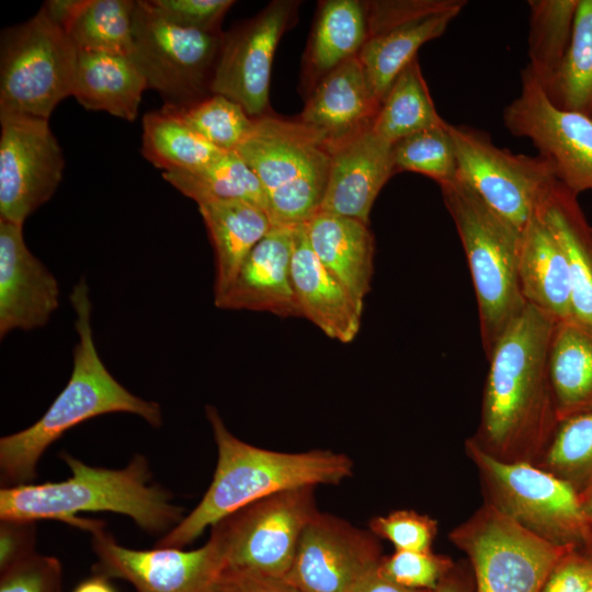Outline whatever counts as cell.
Here are the masks:
<instances>
[{
    "mask_svg": "<svg viewBox=\"0 0 592 592\" xmlns=\"http://www.w3.org/2000/svg\"><path fill=\"white\" fill-rule=\"evenodd\" d=\"M556 322L527 305L487 357L480 419L469 439L504 463L537 465L559 425L548 371Z\"/></svg>",
    "mask_w": 592,
    "mask_h": 592,
    "instance_id": "cell-1",
    "label": "cell"
},
{
    "mask_svg": "<svg viewBox=\"0 0 592 592\" xmlns=\"http://www.w3.org/2000/svg\"><path fill=\"white\" fill-rule=\"evenodd\" d=\"M60 457L71 470L66 480L1 488V521L55 520L92 533L104 523L78 513L114 512L129 516L149 534L163 536L184 517L168 490L148 485L151 473L144 455H134L122 469L92 467L68 453Z\"/></svg>",
    "mask_w": 592,
    "mask_h": 592,
    "instance_id": "cell-2",
    "label": "cell"
},
{
    "mask_svg": "<svg viewBox=\"0 0 592 592\" xmlns=\"http://www.w3.org/2000/svg\"><path fill=\"white\" fill-rule=\"evenodd\" d=\"M217 446V464L200 503L156 547L183 548L229 514L281 491L338 485L353 473L349 456L329 449L284 453L248 444L235 436L217 409L206 406Z\"/></svg>",
    "mask_w": 592,
    "mask_h": 592,
    "instance_id": "cell-3",
    "label": "cell"
},
{
    "mask_svg": "<svg viewBox=\"0 0 592 592\" xmlns=\"http://www.w3.org/2000/svg\"><path fill=\"white\" fill-rule=\"evenodd\" d=\"M69 299L76 314L78 334L70 378L34 424L0 439V477L3 487L32 482L44 452L68 430L87 420L106 413L126 412L139 415L153 428L162 424L159 403L132 394L102 362L93 339L92 303L83 277L73 286Z\"/></svg>",
    "mask_w": 592,
    "mask_h": 592,
    "instance_id": "cell-4",
    "label": "cell"
},
{
    "mask_svg": "<svg viewBox=\"0 0 592 592\" xmlns=\"http://www.w3.org/2000/svg\"><path fill=\"white\" fill-rule=\"evenodd\" d=\"M474 285L486 357L527 306L519 282L522 232L458 179L440 185Z\"/></svg>",
    "mask_w": 592,
    "mask_h": 592,
    "instance_id": "cell-5",
    "label": "cell"
},
{
    "mask_svg": "<svg viewBox=\"0 0 592 592\" xmlns=\"http://www.w3.org/2000/svg\"><path fill=\"white\" fill-rule=\"evenodd\" d=\"M235 151L262 183L273 226L304 225L320 212L331 153L316 130L263 115Z\"/></svg>",
    "mask_w": 592,
    "mask_h": 592,
    "instance_id": "cell-6",
    "label": "cell"
},
{
    "mask_svg": "<svg viewBox=\"0 0 592 592\" xmlns=\"http://www.w3.org/2000/svg\"><path fill=\"white\" fill-rule=\"evenodd\" d=\"M465 452L478 471L483 503L548 543L583 549L585 519L571 485L537 465L498 460L470 439Z\"/></svg>",
    "mask_w": 592,
    "mask_h": 592,
    "instance_id": "cell-7",
    "label": "cell"
},
{
    "mask_svg": "<svg viewBox=\"0 0 592 592\" xmlns=\"http://www.w3.org/2000/svg\"><path fill=\"white\" fill-rule=\"evenodd\" d=\"M78 50L67 33L41 9L2 32L0 114L49 119L56 105L72 95Z\"/></svg>",
    "mask_w": 592,
    "mask_h": 592,
    "instance_id": "cell-8",
    "label": "cell"
},
{
    "mask_svg": "<svg viewBox=\"0 0 592 592\" xmlns=\"http://www.w3.org/2000/svg\"><path fill=\"white\" fill-rule=\"evenodd\" d=\"M448 538L467 555L476 592H542L556 565L574 549L535 536L486 503Z\"/></svg>",
    "mask_w": 592,
    "mask_h": 592,
    "instance_id": "cell-9",
    "label": "cell"
},
{
    "mask_svg": "<svg viewBox=\"0 0 592 592\" xmlns=\"http://www.w3.org/2000/svg\"><path fill=\"white\" fill-rule=\"evenodd\" d=\"M316 487L269 496L212 526L226 557V569L286 578L308 523L319 512Z\"/></svg>",
    "mask_w": 592,
    "mask_h": 592,
    "instance_id": "cell-10",
    "label": "cell"
},
{
    "mask_svg": "<svg viewBox=\"0 0 592 592\" xmlns=\"http://www.w3.org/2000/svg\"><path fill=\"white\" fill-rule=\"evenodd\" d=\"M447 128L456 157V179L522 232L540 193L557 180L553 164L539 155L500 148L483 130L449 123Z\"/></svg>",
    "mask_w": 592,
    "mask_h": 592,
    "instance_id": "cell-11",
    "label": "cell"
},
{
    "mask_svg": "<svg viewBox=\"0 0 592 592\" xmlns=\"http://www.w3.org/2000/svg\"><path fill=\"white\" fill-rule=\"evenodd\" d=\"M224 35L178 26L136 1L132 58L148 89L169 104L186 106L209 90Z\"/></svg>",
    "mask_w": 592,
    "mask_h": 592,
    "instance_id": "cell-12",
    "label": "cell"
},
{
    "mask_svg": "<svg viewBox=\"0 0 592 592\" xmlns=\"http://www.w3.org/2000/svg\"><path fill=\"white\" fill-rule=\"evenodd\" d=\"M502 117L511 135L528 139L553 164L557 181L577 195L592 193V121L556 107L526 66Z\"/></svg>",
    "mask_w": 592,
    "mask_h": 592,
    "instance_id": "cell-13",
    "label": "cell"
},
{
    "mask_svg": "<svg viewBox=\"0 0 592 592\" xmlns=\"http://www.w3.org/2000/svg\"><path fill=\"white\" fill-rule=\"evenodd\" d=\"M91 543L95 573L126 580L136 592H215L227 566L221 544L212 533L206 544L193 550L127 548L104 527L91 533Z\"/></svg>",
    "mask_w": 592,
    "mask_h": 592,
    "instance_id": "cell-14",
    "label": "cell"
},
{
    "mask_svg": "<svg viewBox=\"0 0 592 592\" xmlns=\"http://www.w3.org/2000/svg\"><path fill=\"white\" fill-rule=\"evenodd\" d=\"M0 219L24 224L57 190L65 169L48 119L0 114Z\"/></svg>",
    "mask_w": 592,
    "mask_h": 592,
    "instance_id": "cell-15",
    "label": "cell"
},
{
    "mask_svg": "<svg viewBox=\"0 0 592 592\" xmlns=\"http://www.w3.org/2000/svg\"><path fill=\"white\" fill-rule=\"evenodd\" d=\"M382 558L371 531L319 511L303 532L286 579L299 592H357Z\"/></svg>",
    "mask_w": 592,
    "mask_h": 592,
    "instance_id": "cell-16",
    "label": "cell"
},
{
    "mask_svg": "<svg viewBox=\"0 0 592 592\" xmlns=\"http://www.w3.org/2000/svg\"><path fill=\"white\" fill-rule=\"evenodd\" d=\"M295 4L274 1L239 29L225 34L209 91L238 103L252 118L269 104L271 68Z\"/></svg>",
    "mask_w": 592,
    "mask_h": 592,
    "instance_id": "cell-17",
    "label": "cell"
},
{
    "mask_svg": "<svg viewBox=\"0 0 592 592\" xmlns=\"http://www.w3.org/2000/svg\"><path fill=\"white\" fill-rule=\"evenodd\" d=\"M59 296L57 278L27 248L23 226L0 219V337L44 327Z\"/></svg>",
    "mask_w": 592,
    "mask_h": 592,
    "instance_id": "cell-18",
    "label": "cell"
},
{
    "mask_svg": "<svg viewBox=\"0 0 592 592\" xmlns=\"http://www.w3.org/2000/svg\"><path fill=\"white\" fill-rule=\"evenodd\" d=\"M466 3L430 0L424 7L387 20L371 32L357 58L380 103L399 73L417 58L419 48L440 37Z\"/></svg>",
    "mask_w": 592,
    "mask_h": 592,
    "instance_id": "cell-19",
    "label": "cell"
},
{
    "mask_svg": "<svg viewBox=\"0 0 592 592\" xmlns=\"http://www.w3.org/2000/svg\"><path fill=\"white\" fill-rule=\"evenodd\" d=\"M330 153L320 212L368 224L378 193L396 173L392 145L372 127Z\"/></svg>",
    "mask_w": 592,
    "mask_h": 592,
    "instance_id": "cell-20",
    "label": "cell"
},
{
    "mask_svg": "<svg viewBox=\"0 0 592 592\" xmlns=\"http://www.w3.org/2000/svg\"><path fill=\"white\" fill-rule=\"evenodd\" d=\"M296 227L273 226L249 253L234 283L215 306L282 317L301 316L292 283Z\"/></svg>",
    "mask_w": 592,
    "mask_h": 592,
    "instance_id": "cell-21",
    "label": "cell"
},
{
    "mask_svg": "<svg viewBox=\"0 0 592 592\" xmlns=\"http://www.w3.org/2000/svg\"><path fill=\"white\" fill-rule=\"evenodd\" d=\"M379 107L356 56L321 77L299 122L316 130L331 151L372 128Z\"/></svg>",
    "mask_w": 592,
    "mask_h": 592,
    "instance_id": "cell-22",
    "label": "cell"
},
{
    "mask_svg": "<svg viewBox=\"0 0 592 592\" xmlns=\"http://www.w3.org/2000/svg\"><path fill=\"white\" fill-rule=\"evenodd\" d=\"M292 283L301 317L327 337L342 343L358 333L363 305L319 261L309 244L306 226L296 227Z\"/></svg>",
    "mask_w": 592,
    "mask_h": 592,
    "instance_id": "cell-23",
    "label": "cell"
},
{
    "mask_svg": "<svg viewBox=\"0 0 592 592\" xmlns=\"http://www.w3.org/2000/svg\"><path fill=\"white\" fill-rule=\"evenodd\" d=\"M578 196L555 180L540 193L536 209L568 261L571 285L569 321L592 332V226Z\"/></svg>",
    "mask_w": 592,
    "mask_h": 592,
    "instance_id": "cell-24",
    "label": "cell"
},
{
    "mask_svg": "<svg viewBox=\"0 0 592 592\" xmlns=\"http://www.w3.org/2000/svg\"><path fill=\"white\" fill-rule=\"evenodd\" d=\"M519 282L527 305L539 309L556 323L570 320L568 261L536 207L521 236Z\"/></svg>",
    "mask_w": 592,
    "mask_h": 592,
    "instance_id": "cell-25",
    "label": "cell"
},
{
    "mask_svg": "<svg viewBox=\"0 0 592 592\" xmlns=\"http://www.w3.org/2000/svg\"><path fill=\"white\" fill-rule=\"evenodd\" d=\"M305 226L309 244L319 261L364 303L374 272V237L368 224L319 212Z\"/></svg>",
    "mask_w": 592,
    "mask_h": 592,
    "instance_id": "cell-26",
    "label": "cell"
},
{
    "mask_svg": "<svg viewBox=\"0 0 592 592\" xmlns=\"http://www.w3.org/2000/svg\"><path fill=\"white\" fill-rule=\"evenodd\" d=\"M214 248V303L234 283L241 265L273 224L265 209L247 202L227 201L198 205Z\"/></svg>",
    "mask_w": 592,
    "mask_h": 592,
    "instance_id": "cell-27",
    "label": "cell"
},
{
    "mask_svg": "<svg viewBox=\"0 0 592 592\" xmlns=\"http://www.w3.org/2000/svg\"><path fill=\"white\" fill-rule=\"evenodd\" d=\"M146 79L129 56L110 53L79 52L72 96L86 109L105 111L133 122Z\"/></svg>",
    "mask_w": 592,
    "mask_h": 592,
    "instance_id": "cell-28",
    "label": "cell"
},
{
    "mask_svg": "<svg viewBox=\"0 0 592 592\" xmlns=\"http://www.w3.org/2000/svg\"><path fill=\"white\" fill-rule=\"evenodd\" d=\"M548 371L559 422L592 412V332L571 321L556 323Z\"/></svg>",
    "mask_w": 592,
    "mask_h": 592,
    "instance_id": "cell-29",
    "label": "cell"
},
{
    "mask_svg": "<svg viewBox=\"0 0 592 592\" xmlns=\"http://www.w3.org/2000/svg\"><path fill=\"white\" fill-rule=\"evenodd\" d=\"M141 152L163 172H174L203 168L225 151L198 135L178 105L166 103L144 115Z\"/></svg>",
    "mask_w": 592,
    "mask_h": 592,
    "instance_id": "cell-30",
    "label": "cell"
},
{
    "mask_svg": "<svg viewBox=\"0 0 592 592\" xmlns=\"http://www.w3.org/2000/svg\"><path fill=\"white\" fill-rule=\"evenodd\" d=\"M162 177L197 205L241 201L254 204L267 213V198L262 183L236 151L224 152L203 168L162 172Z\"/></svg>",
    "mask_w": 592,
    "mask_h": 592,
    "instance_id": "cell-31",
    "label": "cell"
},
{
    "mask_svg": "<svg viewBox=\"0 0 592 592\" xmlns=\"http://www.w3.org/2000/svg\"><path fill=\"white\" fill-rule=\"evenodd\" d=\"M369 35L367 2L326 1L318 13L309 50L312 69L326 73L358 55Z\"/></svg>",
    "mask_w": 592,
    "mask_h": 592,
    "instance_id": "cell-32",
    "label": "cell"
},
{
    "mask_svg": "<svg viewBox=\"0 0 592 592\" xmlns=\"http://www.w3.org/2000/svg\"><path fill=\"white\" fill-rule=\"evenodd\" d=\"M444 122L415 58L399 73L383 99L373 130L394 145L403 137Z\"/></svg>",
    "mask_w": 592,
    "mask_h": 592,
    "instance_id": "cell-33",
    "label": "cell"
},
{
    "mask_svg": "<svg viewBox=\"0 0 592 592\" xmlns=\"http://www.w3.org/2000/svg\"><path fill=\"white\" fill-rule=\"evenodd\" d=\"M543 89L556 107L592 121V0H579L565 59Z\"/></svg>",
    "mask_w": 592,
    "mask_h": 592,
    "instance_id": "cell-34",
    "label": "cell"
},
{
    "mask_svg": "<svg viewBox=\"0 0 592 592\" xmlns=\"http://www.w3.org/2000/svg\"><path fill=\"white\" fill-rule=\"evenodd\" d=\"M526 67L545 88L559 70L570 45L579 0H528Z\"/></svg>",
    "mask_w": 592,
    "mask_h": 592,
    "instance_id": "cell-35",
    "label": "cell"
},
{
    "mask_svg": "<svg viewBox=\"0 0 592 592\" xmlns=\"http://www.w3.org/2000/svg\"><path fill=\"white\" fill-rule=\"evenodd\" d=\"M135 7L130 0H81L65 32L78 53L132 57Z\"/></svg>",
    "mask_w": 592,
    "mask_h": 592,
    "instance_id": "cell-36",
    "label": "cell"
},
{
    "mask_svg": "<svg viewBox=\"0 0 592 592\" xmlns=\"http://www.w3.org/2000/svg\"><path fill=\"white\" fill-rule=\"evenodd\" d=\"M579 493L592 485V412L561 421L537 464Z\"/></svg>",
    "mask_w": 592,
    "mask_h": 592,
    "instance_id": "cell-37",
    "label": "cell"
},
{
    "mask_svg": "<svg viewBox=\"0 0 592 592\" xmlns=\"http://www.w3.org/2000/svg\"><path fill=\"white\" fill-rule=\"evenodd\" d=\"M447 125L445 121L396 141L392 145L396 172L420 173L439 185L454 181L457 164Z\"/></svg>",
    "mask_w": 592,
    "mask_h": 592,
    "instance_id": "cell-38",
    "label": "cell"
},
{
    "mask_svg": "<svg viewBox=\"0 0 592 592\" xmlns=\"http://www.w3.org/2000/svg\"><path fill=\"white\" fill-rule=\"evenodd\" d=\"M187 124L221 151H235L249 135L254 118L232 100L220 95L179 106Z\"/></svg>",
    "mask_w": 592,
    "mask_h": 592,
    "instance_id": "cell-39",
    "label": "cell"
},
{
    "mask_svg": "<svg viewBox=\"0 0 592 592\" xmlns=\"http://www.w3.org/2000/svg\"><path fill=\"white\" fill-rule=\"evenodd\" d=\"M454 566L452 558L432 550H396L383 556L378 572L409 589L435 591Z\"/></svg>",
    "mask_w": 592,
    "mask_h": 592,
    "instance_id": "cell-40",
    "label": "cell"
},
{
    "mask_svg": "<svg viewBox=\"0 0 592 592\" xmlns=\"http://www.w3.org/2000/svg\"><path fill=\"white\" fill-rule=\"evenodd\" d=\"M368 526L377 538L388 540L396 550H432V544L439 532L435 519L405 509L374 516Z\"/></svg>",
    "mask_w": 592,
    "mask_h": 592,
    "instance_id": "cell-41",
    "label": "cell"
},
{
    "mask_svg": "<svg viewBox=\"0 0 592 592\" xmlns=\"http://www.w3.org/2000/svg\"><path fill=\"white\" fill-rule=\"evenodd\" d=\"M0 592H61V565L33 551L1 569Z\"/></svg>",
    "mask_w": 592,
    "mask_h": 592,
    "instance_id": "cell-42",
    "label": "cell"
},
{
    "mask_svg": "<svg viewBox=\"0 0 592 592\" xmlns=\"http://www.w3.org/2000/svg\"><path fill=\"white\" fill-rule=\"evenodd\" d=\"M146 5L162 19L184 29L220 33L219 24L231 0H148Z\"/></svg>",
    "mask_w": 592,
    "mask_h": 592,
    "instance_id": "cell-43",
    "label": "cell"
},
{
    "mask_svg": "<svg viewBox=\"0 0 592 592\" xmlns=\"http://www.w3.org/2000/svg\"><path fill=\"white\" fill-rule=\"evenodd\" d=\"M592 583V558L570 549L548 576L542 592H585Z\"/></svg>",
    "mask_w": 592,
    "mask_h": 592,
    "instance_id": "cell-44",
    "label": "cell"
},
{
    "mask_svg": "<svg viewBox=\"0 0 592 592\" xmlns=\"http://www.w3.org/2000/svg\"><path fill=\"white\" fill-rule=\"evenodd\" d=\"M35 545V523L1 521L0 525V568L30 555Z\"/></svg>",
    "mask_w": 592,
    "mask_h": 592,
    "instance_id": "cell-45",
    "label": "cell"
},
{
    "mask_svg": "<svg viewBox=\"0 0 592 592\" xmlns=\"http://www.w3.org/2000/svg\"><path fill=\"white\" fill-rule=\"evenodd\" d=\"M215 592H299L286 578L225 569Z\"/></svg>",
    "mask_w": 592,
    "mask_h": 592,
    "instance_id": "cell-46",
    "label": "cell"
},
{
    "mask_svg": "<svg viewBox=\"0 0 592 592\" xmlns=\"http://www.w3.org/2000/svg\"><path fill=\"white\" fill-rule=\"evenodd\" d=\"M475 580L469 562L455 563L434 592H474Z\"/></svg>",
    "mask_w": 592,
    "mask_h": 592,
    "instance_id": "cell-47",
    "label": "cell"
},
{
    "mask_svg": "<svg viewBox=\"0 0 592 592\" xmlns=\"http://www.w3.org/2000/svg\"><path fill=\"white\" fill-rule=\"evenodd\" d=\"M357 592H434L402 587L378 572V568L365 580Z\"/></svg>",
    "mask_w": 592,
    "mask_h": 592,
    "instance_id": "cell-48",
    "label": "cell"
},
{
    "mask_svg": "<svg viewBox=\"0 0 592 592\" xmlns=\"http://www.w3.org/2000/svg\"><path fill=\"white\" fill-rule=\"evenodd\" d=\"M579 496L587 527L585 544L581 550L592 558V485L580 492Z\"/></svg>",
    "mask_w": 592,
    "mask_h": 592,
    "instance_id": "cell-49",
    "label": "cell"
},
{
    "mask_svg": "<svg viewBox=\"0 0 592 592\" xmlns=\"http://www.w3.org/2000/svg\"><path fill=\"white\" fill-rule=\"evenodd\" d=\"M72 592H116L107 578L101 574L81 581Z\"/></svg>",
    "mask_w": 592,
    "mask_h": 592,
    "instance_id": "cell-50",
    "label": "cell"
},
{
    "mask_svg": "<svg viewBox=\"0 0 592 592\" xmlns=\"http://www.w3.org/2000/svg\"><path fill=\"white\" fill-rule=\"evenodd\" d=\"M585 592H592V583L590 584V587L588 588Z\"/></svg>",
    "mask_w": 592,
    "mask_h": 592,
    "instance_id": "cell-51",
    "label": "cell"
}]
</instances>
